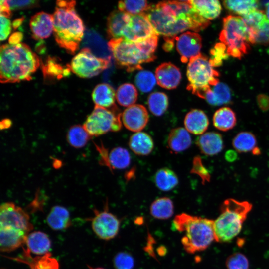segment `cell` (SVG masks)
I'll return each mask as SVG.
<instances>
[{"instance_id":"cell-54","label":"cell","mask_w":269,"mask_h":269,"mask_svg":"<svg viewBox=\"0 0 269 269\" xmlns=\"http://www.w3.org/2000/svg\"><path fill=\"white\" fill-rule=\"evenodd\" d=\"M23 20V18H22L21 19H18L14 20L12 24L13 28L14 29H16L18 27H19L20 25L22 23Z\"/></svg>"},{"instance_id":"cell-51","label":"cell","mask_w":269,"mask_h":269,"mask_svg":"<svg viewBox=\"0 0 269 269\" xmlns=\"http://www.w3.org/2000/svg\"><path fill=\"white\" fill-rule=\"evenodd\" d=\"M23 35L21 33L19 32H15L10 37L9 43L11 44L19 43Z\"/></svg>"},{"instance_id":"cell-46","label":"cell","mask_w":269,"mask_h":269,"mask_svg":"<svg viewBox=\"0 0 269 269\" xmlns=\"http://www.w3.org/2000/svg\"><path fill=\"white\" fill-rule=\"evenodd\" d=\"M192 172L198 175L202 180V182L209 181L210 175L207 169L204 166L200 157L196 156L193 160V165Z\"/></svg>"},{"instance_id":"cell-18","label":"cell","mask_w":269,"mask_h":269,"mask_svg":"<svg viewBox=\"0 0 269 269\" xmlns=\"http://www.w3.org/2000/svg\"><path fill=\"white\" fill-rule=\"evenodd\" d=\"M28 234L11 227L0 228V250L1 252L13 251L25 244Z\"/></svg>"},{"instance_id":"cell-6","label":"cell","mask_w":269,"mask_h":269,"mask_svg":"<svg viewBox=\"0 0 269 269\" xmlns=\"http://www.w3.org/2000/svg\"><path fill=\"white\" fill-rule=\"evenodd\" d=\"M219 73L208 59L201 54L191 58L187 68L189 84L187 89L203 98L205 92L219 82Z\"/></svg>"},{"instance_id":"cell-39","label":"cell","mask_w":269,"mask_h":269,"mask_svg":"<svg viewBox=\"0 0 269 269\" xmlns=\"http://www.w3.org/2000/svg\"><path fill=\"white\" fill-rule=\"evenodd\" d=\"M147 103L150 111L155 116H160L167 109L168 98L163 92H153L148 96Z\"/></svg>"},{"instance_id":"cell-49","label":"cell","mask_w":269,"mask_h":269,"mask_svg":"<svg viewBox=\"0 0 269 269\" xmlns=\"http://www.w3.org/2000/svg\"><path fill=\"white\" fill-rule=\"evenodd\" d=\"M0 15L7 18L10 17L11 12L7 0H0Z\"/></svg>"},{"instance_id":"cell-1","label":"cell","mask_w":269,"mask_h":269,"mask_svg":"<svg viewBox=\"0 0 269 269\" xmlns=\"http://www.w3.org/2000/svg\"><path fill=\"white\" fill-rule=\"evenodd\" d=\"M144 13L165 41L174 42L178 34L188 29L197 32L200 26L199 15L186 1L179 2L173 7L168 1L149 4Z\"/></svg>"},{"instance_id":"cell-53","label":"cell","mask_w":269,"mask_h":269,"mask_svg":"<svg viewBox=\"0 0 269 269\" xmlns=\"http://www.w3.org/2000/svg\"><path fill=\"white\" fill-rule=\"evenodd\" d=\"M0 129L1 130L2 129H6L9 128H10L12 125V121L8 119H3L0 122Z\"/></svg>"},{"instance_id":"cell-11","label":"cell","mask_w":269,"mask_h":269,"mask_svg":"<svg viewBox=\"0 0 269 269\" xmlns=\"http://www.w3.org/2000/svg\"><path fill=\"white\" fill-rule=\"evenodd\" d=\"M11 227L27 234L33 229L28 213L13 202L3 203L0 207V228Z\"/></svg>"},{"instance_id":"cell-43","label":"cell","mask_w":269,"mask_h":269,"mask_svg":"<svg viewBox=\"0 0 269 269\" xmlns=\"http://www.w3.org/2000/svg\"><path fill=\"white\" fill-rule=\"evenodd\" d=\"M210 54L209 61L214 67L221 66L229 56L226 46L222 42L216 44L211 49Z\"/></svg>"},{"instance_id":"cell-17","label":"cell","mask_w":269,"mask_h":269,"mask_svg":"<svg viewBox=\"0 0 269 269\" xmlns=\"http://www.w3.org/2000/svg\"><path fill=\"white\" fill-rule=\"evenodd\" d=\"M157 84L167 89L176 88L179 85L181 74L179 69L170 62L162 63L155 70Z\"/></svg>"},{"instance_id":"cell-2","label":"cell","mask_w":269,"mask_h":269,"mask_svg":"<svg viewBox=\"0 0 269 269\" xmlns=\"http://www.w3.org/2000/svg\"><path fill=\"white\" fill-rule=\"evenodd\" d=\"M0 57V80L2 83L30 80L40 64L38 56L22 43L1 45Z\"/></svg>"},{"instance_id":"cell-22","label":"cell","mask_w":269,"mask_h":269,"mask_svg":"<svg viewBox=\"0 0 269 269\" xmlns=\"http://www.w3.org/2000/svg\"><path fill=\"white\" fill-rule=\"evenodd\" d=\"M184 124L188 132L201 135L208 129L209 122L207 116L203 111L192 109L186 115Z\"/></svg>"},{"instance_id":"cell-40","label":"cell","mask_w":269,"mask_h":269,"mask_svg":"<svg viewBox=\"0 0 269 269\" xmlns=\"http://www.w3.org/2000/svg\"><path fill=\"white\" fill-rule=\"evenodd\" d=\"M149 4L146 0H123L118 2V9L131 15L144 13Z\"/></svg>"},{"instance_id":"cell-15","label":"cell","mask_w":269,"mask_h":269,"mask_svg":"<svg viewBox=\"0 0 269 269\" xmlns=\"http://www.w3.org/2000/svg\"><path fill=\"white\" fill-rule=\"evenodd\" d=\"M176 49L181 56V61L184 63L200 54L202 38L196 32L186 31L177 36Z\"/></svg>"},{"instance_id":"cell-45","label":"cell","mask_w":269,"mask_h":269,"mask_svg":"<svg viewBox=\"0 0 269 269\" xmlns=\"http://www.w3.org/2000/svg\"><path fill=\"white\" fill-rule=\"evenodd\" d=\"M113 264L115 269H133L134 260L129 253L120 252L115 256Z\"/></svg>"},{"instance_id":"cell-21","label":"cell","mask_w":269,"mask_h":269,"mask_svg":"<svg viewBox=\"0 0 269 269\" xmlns=\"http://www.w3.org/2000/svg\"><path fill=\"white\" fill-rule=\"evenodd\" d=\"M131 15L119 10L112 12L107 18V33L111 39L123 37Z\"/></svg>"},{"instance_id":"cell-35","label":"cell","mask_w":269,"mask_h":269,"mask_svg":"<svg viewBox=\"0 0 269 269\" xmlns=\"http://www.w3.org/2000/svg\"><path fill=\"white\" fill-rule=\"evenodd\" d=\"M91 136L83 125H74L68 130L66 135L68 143L73 147L81 148L84 147Z\"/></svg>"},{"instance_id":"cell-28","label":"cell","mask_w":269,"mask_h":269,"mask_svg":"<svg viewBox=\"0 0 269 269\" xmlns=\"http://www.w3.org/2000/svg\"><path fill=\"white\" fill-rule=\"evenodd\" d=\"M46 221L49 226L54 230L65 229L72 223L68 210L59 205L52 207L46 217Z\"/></svg>"},{"instance_id":"cell-31","label":"cell","mask_w":269,"mask_h":269,"mask_svg":"<svg viewBox=\"0 0 269 269\" xmlns=\"http://www.w3.org/2000/svg\"><path fill=\"white\" fill-rule=\"evenodd\" d=\"M236 123V114L229 107H224L218 109L213 116L214 126L221 131H227L233 129Z\"/></svg>"},{"instance_id":"cell-52","label":"cell","mask_w":269,"mask_h":269,"mask_svg":"<svg viewBox=\"0 0 269 269\" xmlns=\"http://www.w3.org/2000/svg\"><path fill=\"white\" fill-rule=\"evenodd\" d=\"M237 154L234 151L229 150L225 154L226 160L230 162L234 161L237 158Z\"/></svg>"},{"instance_id":"cell-32","label":"cell","mask_w":269,"mask_h":269,"mask_svg":"<svg viewBox=\"0 0 269 269\" xmlns=\"http://www.w3.org/2000/svg\"><path fill=\"white\" fill-rule=\"evenodd\" d=\"M174 204L168 197L156 199L150 205L149 211L151 215L158 220H167L174 214Z\"/></svg>"},{"instance_id":"cell-3","label":"cell","mask_w":269,"mask_h":269,"mask_svg":"<svg viewBox=\"0 0 269 269\" xmlns=\"http://www.w3.org/2000/svg\"><path fill=\"white\" fill-rule=\"evenodd\" d=\"M74 0H57L53 14V34L57 44L73 54L83 38L84 26L77 13Z\"/></svg>"},{"instance_id":"cell-5","label":"cell","mask_w":269,"mask_h":269,"mask_svg":"<svg viewBox=\"0 0 269 269\" xmlns=\"http://www.w3.org/2000/svg\"><path fill=\"white\" fill-rule=\"evenodd\" d=\"M252 208V204L247 201L233 198L224 200L220 206L219 216L213 220L215 241L228 242L237 236Z\"/></svg>"},{"instance_id":"cell-38","label":"cell","mask_w":269,"mask_h":269,"mask_svg":"<svg viewBox=\"0 0 269 269\" xmlns=\"http://www.w3.org/2000/svg\"><path fill=\"white\" fill-rule=\"evenodd\" d=\"M137 95V91L134 85L125 83L120 85L117 90L116 98L120 105L128 107L134 105Z\"/></svg>"},{"instance_id":"cell-8","label":"cell","mask_w":269,"mask_h":269,"mask_svg":"<svg viewBox=\"0 0 269 269\" xmlns=\"http://www.w3.org/2000/svg\"><path fill=\"white\" fill-rule=\"evenodd\" d=\"M108 46L116 63L129 72L141 70L142 63L150 62L137 42L128 41L123 38L111 39Z\"/></svg>"},{"instance_id":"cell-9","label":"cell","mask_w":269,"mask_h":269,"mask_svg":"<svg viewBox=\"0 0 269 269\" xmlns=\"http://www.w3.org/2000/svg\"><path fill=\"white\" fill-rule=\"evenodd\" d=\"M122 124L121 113L117 107L107 109L95 106L83 126L91 136H98L109 132L119 131Z\"/></svg>"},{"instance_id":"cell-44","label":"cell","mask_w":269,"mask_h":269,"mask_svg":"<svg viewBox=\"0 0 269 269\" xmlns=\"http://www.w3.org/2000/svg\"><path fill=\"white\" fill-rule=\"evenodd\" d=\"M227 269H249L247 258L240 253H235L229 256L226 261Z\"/></svg>"},{"instance_id":"cell-20","label":"cell","mask_w":269,"mask_h":269,"mask_svg":"<svg viewBox=\"0 0 269 269\" xmlns=\"http://www.w3.org/2000/svg\"><path fill=\"white\" fill-rule=\"evenodd\" d=\"M196 144L203 154L213 156L220 153L224 148L222 135L217 132L204 133L197 137Z\"/></svg>"},{"instance_id":"cell-24","label":"cell","mask_w":269,"mask_h":269,"mask_svg":"<svg viewBox=\"0 0 269 269\" xmlns=\"http://www.w3.org/2000/svg\"><path fill=\"white\" fill-rule=\"evenodd\" d=\"M22 257L16 258V261L26 264L30 269H59L58 261L51 257L50 253L36 257H32L29 251L24 249Z\"/></svg>"},{"instance_id":"cell-34","label":"cell","mask_w":269,"mask_h":269,"mask_svg":"<svg viewBox=\"0 0 269 269\" xmlns=\"http://www.w3.org/2000/svg\"><path fill=\"white\" fill-rule=\"evenodd\" d=\"M232 146L239 153L253 152L257 147L255 135L250 132L239 133L232 140Z\"/></svg>"},{"instance_id":"cell-37","label":"cell","mask_w":269,"mask_h":269,"mask_svg":"<svg viewBox=\"0 0 269 269\" xmlns=\"http://www.w3.org/2000/svg\"><path fill=\"white\" fill-rule=\"evenodd\" d=\"M130 154L124 148H114L108 155V167L111 169H125L130 165Z\"/></svg>"},{"instance_id":"cell-55","label":"cell","mask_w":269,"mask_h":269,"mask_svg":"<svg viewBox=\"0 0 269 269\" xmlns=\"http://www.w3.org/2000/svg\"><path fill=\"white\" fill-rule=\"evenodd\" d=\"M266 15L269 20V1L266 4Z\"/></svg>"},{"instance_id":"cell-13","label":"cell","mask_w":269,"mask_h":269,"mask_svg":"<svg viewBox=\"0 0 269 269\" xmlns=\"http://www.w3.org/2000/svg\"><path fill=\"white\" fill-rule=\"evenodd\" d=\"M242 18L248 28L250 44H269V20L263 11L257 9Z\"/></svg>"},{"instance_id":"cell-29","label":"cell","mask_w":269,"mask_h":269,"mask_svg":"<svg viewBox=\"0 0 269 269\" xmlns=\"http://www.w3.org/2000/svg\"><path fill=\"white\" fill-rule=\"evenodd\" d=\"M188 1L196 11L208 20L216 18L221 13L222 7L218 0H190Z\"/></svg>"},{"instance_id":"cell-47","label":"cell","mask_w":269,"mask_h":269,"mask_svg":"<svg viewBox=\"0 0 269 269\" xmlns=\"http://www.w3.org/2000/svg\"><path fill=\"white\" fill-rule=\"evenodd\" d=\"M10 10L32 8L38 4L37 0H7Z\"/></svg>"},{"instance_id":"cell-50","label":"cell","mask_w":269,"mask_h":269,"mask_svg":"<svg viewBox=\"0 0 269 269\" xmlns=\"http://www.w3.org/2000/svg\"><path fill=\"white\" fill-rule=\"evenodd\" d=\"M258 103L259 107L263 111H266L269 108V99L267 97H260Z\"/></svg>"},{"instance_id":"cell-19","label":"cell","mask_w":269,"mask_h":269,"mask_svg":"<svg viewBox=\"0 0 269 269\" xmlns=\"http://www.w3.org/2000/svg\"><path fill=\"white\" fill-rule=\"evenodd\" d=\"M32 37L35 39L48 37L53 31V15L40 12L33 15L30 21Z\"/></svg>"},{"instance_id":"cell-36","label":"cell","mask_w":269,"mask_h":269,"mask_svg":"<svg viewBox=\"0 0 269 269\" xmlns=\"http://www.w3.org/2000/svg\"><path fill=\"white\" fill-rule=\"evenodd\" d=\"M258 3L255 0H227L223 2L228 10L243 16L257 10Z\"/></svg>"},{"instance_id":"cell-4","label":"cell","mask_w":269,"mask_h":269,"mask_svg":"<svg viewBox=\"0 0 269 269\" xmlns=\"http://www.w3.org/2000/svg\"><path fill=\"white\" fill-rule=\"evenodd\" d=\"M173 224L183 234L181 244L189 254L206 250L215 240L213 220L182 213L175 217Z\"/></svg>"},{"instance_id":"cell-27","label":"cell","mask_w":269,"mask_h":269,"mask_svg":"<svg viewBox=\"0 0 269 269\" xmlns=\"http://www.w3.org/2000/svg\"><path fill=\"white\" fill-rule=\"evenodd\" d=\"M92 97L95 106L107 109L116 107L115 104V92L112 86L108 84L97 85L93 91Z\"/></svg>"},{"instance_id":"cell-16","label":"cell","mask_w":269,"mask_h":269,"mask_svg":"<svg viewBox=\"0 0 269 269\" xmlns=\"http://www.w3.org/2000/svg\"><path fill=\"white\" fill-rule=\"evenodd\" d=\"M148 120V112L142 105H132L121 113V121L125 127L135 133L143 130L147 125Z\"/></svg>"},{"instance_id":"cell-30","label":"cell","mask_w":269,"mask_h":269,"mask_svg":"<svg viewBox=\"0 0 269 269\" xmlns=\"http://www.w3.org/2000/svg\"><path fill=\"white\" fill-rule=\"evenodd\" d=\"M231 98L229 88L225 84L219 82L207 91L203 98L213 106L227 104L230 102Z\"/></svg>"},{"instance_id":"cell-10","label":"cell","mask_w":269,"mask_h":269,"mask_svg":"<svg viewBox=\"0 0 269 269\" xmlns=\"http://www.w3.org/2000/svg\"><path fill=\"white\" fill-rule=\"evenodd\" d=\"M110 62V60L97 57L89 48H84L72 58L69 66L77 76L90 78L106 69Z\"/></svg>"},{"instance_id":"cell-26","label":"cell","mask_w":269,"mask_h":269,"mask_svg":"<svg viewBox=\"0 0 269 269\" xmlns=\"http://www.w3.org/2000/svg\"><path fill=\"white\" fill-rule=\"evenodd\" d=\"M129 146L135 154L145 156L149 154L153 150L154 142L148 134L140 131L135 133L130 137Z\"/></svg>"},{"instance_id":"cell-25","label":"cell","mask_w":269,"mask_h":269,"mask_svg":"<svg viewBox=\"0 0 269 269\" xmlns=\"http://www.w3.org/2000/svg\"><path fill=\"white\" fill-rule=\"evenodd\" d=\"M25 244L26 249L38 256H43L49 253L51 242L45 233L40 231H34L28 234Z\"/></svg>"},{"instance_id":"cell-7","label":"cell","mask_w":269,"mask_h":269,"mask_svg":"<svg viewBox=\"0 0 269 269\" xmlns=\"http://www.w3.org/2000/svg\"><path fill=\"white\" fill-rule=\"evenodd\" d=\"M220 33L221 42L226 47L229 56L240 59L250 48L248 30L243 19L229 15L223 19Z\"/></svg>"},{"instance_id":"cell-14","label":"cell","mask_w":269,"mask_h":269,"mask_svg":"<svg viewBox=\"0 0 269 269\" xmlns=\"http://www.w3.org/2000/svg\"><path fill=\"white\" fill-rule=\"evenodd\" d=\"M157 34L146 15L143 13L131 15L130 22L124 32L122 38L136 42Z\"/></svg>"},{"instance_id":"cell-41","label":"cell","mask_w":269,"mask_h":269,"mask_svg":"<svg viewBox=\"0 0 269 269\" xmlns=\"http://www.w3.org/2000/svg\"><path fill=\"white\" fill-rule=\"evenodd\" d=\"M157 82L156 77L150 71L143 70L139 72L135 78V83L140 91L150 92Z\"/></svg>"},{"instance_id":"cell-33","label":"cell","mask_w":269,"mask_h":269,"mask_svg":"<svg viewBox=\"0 0 269 269\" xmlns=\"http://www.w3.org/2000/svg\"><path fill=\"white\" fill-rule=\"evenodd\" d=\"M154 181L156 187L161 191H169L174 189L178 184V178L171 169L164 167L155 173Z\"/></svg>"},{"instance_id":"cell-23","label":"cell","mask_w":269,"mask_h":269,"mask_svg":"<svg viewBox=\"0 0 269 269\" xmlns=\"http://www.w3.org/2000/svg\"><path fill=\"white\" fill-rule=\"evenodd\" d=\"M192 139L189 132L185 128L178 127L173 129L168 134L167 147L173 153H178L188 149L191 145Z\"/></svg>"},{"instance_id":"cell-56","label":"cell","mask_w":269,"mask_h":269,"mask_svg":"<svg viewBox=\"0 0 269 269\" xmlns=\"http://www.w3.org/2000/svg\"><path fill=\"white\" fill-rule=\"evenodd\" d=\"M90 269H105L101 267H98V268H92L91 267H89Z\"/></svg>"},{"instance_id":"cell-42","label":"cell","mask_w":269,"mask_h":269,"mask_svg":"<svg viewBox=\"0 0 269 269\" xmlns=\"http://www.w3.org/2000/svg\"><path fill=\"white\" fill-rule=\"evenodd\" d=\"M43 72L45 76L61 78L64 76H67L70 73V66L63 68L56 60L49 58L45 64L42 67Z\"/></svg>"},{"instance_id":"cell-12","label":"cell","mask_w":269,"mask_h":269,"mask_svg":"<svg viewBox=\"0 0 269 269\" xmlns=\"http://www.w3.org/2000/svg\"><path fill=\"white\" fill-rule=\"evenodd\" d=\"M106 208L103 211L94 210L95 216L92 219V228L100 239L108 241L114 238L120 230V220Z\"/></svg>"},{"instance_id":"cell-48","label":"cell","mask_w":269,"mask_h":269,"mask_svg":"<svg viewBox=\"0 0 269 269\" xmlns=\"http://www.w3.org/2000/svg\"><path fill=\"white\" fill-rule=\"evenodd\" d=\"M0 40H5L10 34L11 28L12 24L11 21L8 19L4 16L1 15L0 16Z\"/></svg>"}]
</instances>
